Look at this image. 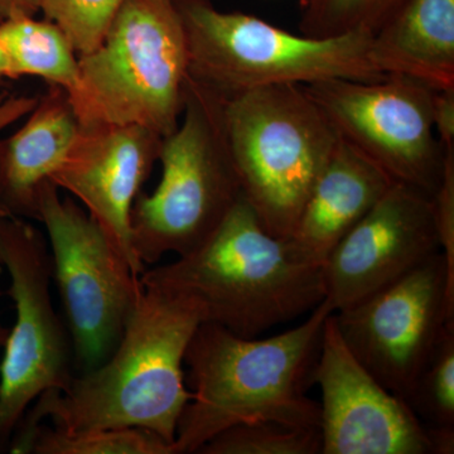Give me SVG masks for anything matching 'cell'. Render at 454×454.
Here are the masks:
<instances>
[{"label":"cell","mask_w":454,"mask_h":454,"mask_svg":"<svg viewBox=\"0 0 454 454\" xmlns=\"http://www.w3.org/2000/svg\"><path fill=\"white\" fill-rule=\"evenodd\" d=\"M142 291L118 345L95 369L73 378L65 390L42 394L9 442V452L27 454L33 433L50 418L55 429L82 433L140 428L172 446L192 393L184 384V356L206 321L201 303L155 284Z\"/></svg>","instance_id":"cell-1"},{"label":"cell","mask_w":454,"mask_h":454,"mask_svg":"<svg viewBox=\"0 0 454 454\" xmlns=\"http://www.w3.org/2000/svg\"><path fill=\"white\" fill-rule=\"evenodd\" d=\"M41 11V0H0V22L18 16H32Z\"/></svg>","instance_id":"cell-27"},{"label":"cell","mask_w":454,"mask_h":454,"mask_svg":"<svg viewBox=\"0 0 454 454\" xmlns=\"http://www.w3.org/2000/svg\"><path fill=\"white\" fill-rule=\"evenodd\" d=\"M333 313L313 370L322 391L321 454H432L426 426L349 351Z\"/></svg>","instance_id":"cell-12"},{"label":"cell","mask_w":454,"mask_h":454,"mask_svg":"<svg viewBox=\"0 0 454 454\" xmlns=\"http://www.w3.org/2000/svg\"><path fill=\"white\" fill-rule=\"evenodd\" d=\"M35 454H173L172 446L153 432L140 428L98 429L65 433L37 427L29 447Z\"/></svg>","instance_id":"cell-20"},{"label":"cell","mask_w":454,"mask_h":454,"mask_svg":"<svg viewBox=\"0 0 454 454\" xmlns=\"http://www.w3.org/2000/svg\"><path fill=\"white\" fill-rule=\"evenodd\" d=\"M0 295H2V292H0ZM8 333V328L3 327L2 324H0V348L4 346L5 340H7Z\"/></svg>","instance_id":"cell-30"},{"label":"cell","mask_w":454,"mask_h":454,"mask_svg":"<svg viewBox=\"0 0 454 454\" xmlns=\"http://www.w3.org/2000/svg\"><path fill=\"white\" fill-rule=\"evenodd\" d=\"M184 121L164 137L162 177L131 208V245L143 267L195 249L241 197L223 124V98L188 74Z\"/></svg>","instance_id":"cell-6"},{"label":"cell","mask_w":454,"mask_h":454,"mask_svg":"<svg viewBox=\"0 0 454 454\" xmlns=\"http://www.w3.org/2000/svg\"><path fill=\"white\" fill-rule=\"evenodd\" d=\"M400 0H303L300 28L313 38L373 33Z\"/></svg>","instance_id":"cell-22"},{"label":"cell","mask_w":454,"mask_h":454,"mask_svg":"<svg viewBox=\"0 0 454 454\" xmlns=\"http://www.w3.org/2000/svg\"><path fill=\"white\" fill-rule=\"evenodd\" d=\"M433 219L441 253L446 260L448 280L454 289V148H446L443 175L432 197Z\"/></svg>","instance_id":"cell-24"},{"label":"cell","mask_w":454,"mask_h":454,"mask_svg":"<svg viewBox=\"0 0 454 454\" xmlns=\"http://www.w3.org/2000/svg\"><path fill=\"white\" fill-rule=\"evenodd\" d=\"M5 79H11V73H9L7 56H5L4 51L0 47V82Z\"/></svg>","instance_id":"cell-29"},{"label":"cell","mask_w":454,"mask_h":454,"mask_svg":"<svg viewBox=\"0 0 454 454\" xmlns=\"http://www.w3.org/2000/svg\"><path fill=\"white\" fill-rule=\"evenodd\" d=\"M70 95L80 124L177 129L188 77L186 35L175 0H124L97 49L79 55Z\"/></svg>","instance_id":"cell-5"},{"label":"cell","mask_w":454,"mask_h":454,"mask_svg":"<svg viewBox=\"0 0 454 454\" xmlns=\"http://www.w3.org/2000/svg\"><path fill=\"white\" fill-rule=\"evenodd\" d=\"M319 427L259 420L230 427L203 444L199 454H321Z\"/></svg>","instance_id":"cell-19"},{"label":"cell","mask_w":454,"mask_h":454,"mask_svg":"<svg viewBox=\"0 0 454 454\" xmlns=\"http://www.w3.org/2000/svg\"><path fill=\"white\" fill-rule=\"evenodd\" d=\"M432 454L454 453V428L426 427Z\"/></svg>","instance_id":"cell-28"},{"label":"cell","mask_w":454,"mask_h":454,"mask_svg":"<svg viewBox=\"0 0 454 454\" xmlns=\"http://www.w3.org/2000/svg\"><path fill=\"white\" fill-rule=\"evenodd\" d=\"M433 125L444 148H454V88L435 90Z\"/></svg>","instance_id":"cell-25"},{"label":"cell","mask_w":454,"mask_h":454,"mask_svg":"<svg viewBox=\"0 0 454 454\" xmlns=\"http://www.w3.org/2000/svg\"><path fill=\"white\" fill-rule=\"evenodd\" d=\"M140 280L195 298L205 322L241 337H259L325 298L322 265L268 232L243 195L195 249Z\"/></svg>","instance_id":"cell-3"},{"label":"cell","mask_w":454,"mask_h":454,"mask_svg":"<svg viewBox=\"0 0 454 454\" xmlns=\"http://www.w3.org/2000/svg\"><path fill=\"white\" fill-rule=\"evenodd\" d=\"M124 0H41L46 20L67 35L79 55L97 49Z\"/></svg>","instance_id":"cell-23"},{"label":"cell","mask_w":454,"mask_h":454,"mask_svg":"<svg viewBox=\"0 0 454 454\" xmlns=\"http://www.w3.org/2000/svg\"><path fill=\"white\" fill-rule=\"evenodd\" d=\"M304 88L343 142L394 184L434 196L446 157L433 125L435 89L403 74L322 80Z\"/></svg>","instance_id":"cell-9"},{"label":"cell","mask_w":454,"mask_h":454,"mask_svg":"<svg viewBox=\"0 0 454 454\" xmlns=\"http://www.w3.org/2000/svg\"><path fill=\"white\" fill-rule=\"evenodd\" d=\"M0 47L7 56L11 79L37 76L59 86L68 97L80 85L79 57L65 32L52 20L32 16L0 22Z\"/></svg>","instance_id":"cell-18"},{"label":"cell","mask_w":454,"mask_h":454,"mask_svg":"<svg viewBox=\"0 0 454 454\" xmlns=\"http://www.w3.org/2000/svg\"><path fill=\"white\" fill-rule=\"evenodd\" d=\"M333 312L325 300L300 325L267 339L200 325L184 356L192 399L179 419L173 454L199 453L215 435L241 423L319 427V404L307 391Z\"/></svg>","instance_id":"cell-2"},{"label":"cell","mask_w":454,"mask_h":454,"mask_svg":"<svg viewBox=\"0 0 454 454\" xmlns=\"http://www.w3.org/2000/svg\"><path fill=\"white\" fill-rule=\"evenodd\" d=\"M223 124L241 195L268 232L288 239L339 134L298 83L223 98Z\"/></svg>","instance_id":"cell-4"},{"label":"cell","mask_w":454,"mask_h":454,"mask_svg":"<svg viewBox=\"0 0 454 454\" xmlns=\"http://www.w3.org/2000/svg\"><path fill=\"white\" fill-rule=\"evenodd\" d=\"M370 59L381 74L454 88V0H400L372 33Z\"/></svg>","instance_id":"cell-17"},{"label":"cell","mask_w":454,"mask_h":454,"mask_svg":"<svg viewBox=\"0 0 454 454\" xmlns=\"http://www.w3.org/2000/svg\"><path fill=\"white\" fill-rule=\"evenodd\" d=\"M333 315L354 356L408 403L418 375L454 324V289L443 254Z\"/></svg>","instance_id":"cell-11"},{"label":"cell","mask_w":454,"mask_h":454,"mask_svg":"<svg viewBox=\"0 0 454 454\" xmlns=\"http://www.w3.org/2000/svg\"><path fill=\"white\" fill-rule=\"evenodd\" d=\"M0 264L9 274L16 322L0 364V450L42 394L65 390L73 380L70 349L53 309L49 241L20 217L0 215Z\"/></svg>","instance_id":"cell-10"},{"label":"cell","mask_w":454,"mask_h":454,"mask_svg":"<svg viewBox=\"0 0 454 454\" xmlns=\"http://www.w3.org/2000/svg\"><path fill=\"white\" fill-rule=\"evenodd\" d=\"M35 220L49 236L76 364L90 372L118 345L142 291L140 277L88 212L59 197L52 181L38 193Z\"/></svg>","instance_id":"cell-8"},{"label":"cell","mask_w":454,"mask_h":454,"mask_svg":"<svg viewBox=\"0 0 454 454\" xmlns=\"http://www.w3.org/2000/svg\"><path fill=\"white\" fill-rule=\"evenodd\" d=\"M163 137L140 125L80 124L65 162L51 181L85 206L140 277L131 245V208L160 157Z\"/></svg>","instance_id":"cell-14"},{"label":"cell","mask_w":454,"mask_h":454,"mask_svg":"<svg viewBox=\"0 0 454 454\" xmlns=\"http://www.w3.org/2000/svg\"><path fill=\"white\" fill-rule=\"evenodd\" d=\"M393 184L372 160L340 138L301 208L289 241L304 258L324 264L333 247Z\"/></svg>","instance_id":"cell-16"},{"label":"cell","mask_w":454,"mask_h":454,"mask_svg":"<svg viewBox=\"0 0 454 454\" xmlns=\"http://www.w3.org/2000/svg\"><path fill=\"white\" fill-rule=\"evenodd\" d=\"M408 404L424 426L454 428V324L447 325L418 375Z\"/></svg>","instance_id":"cell-21"},{"label":"cell","mask_w":454,"mask_h":454,"mask_svg":"<svg viewBox=\"0 0 454 454\" xmlns=\"http://www.w3.org/2000/svg\"><path fill=\"white\" fill-rule=\"evenodd\" d=\"M441 253L432 199L393 184L322 264L325 300L348 309Z\"/></svg>","instance_id":"cell-13"},{"label":"cell","mask_w":454,"mask_h":454,"mask_svg":"<svg viewBox=\"0 0 454 454\" xmlns=\"http://www.w3.org/2000/svg\"><path fill=\"white\" fill-rule=\"evenodd\" d=\"M79 129L67 92L50 86L23 127L0 140V215L35 220L38 193L65 162Z\"/></svg>","instance_id":"cell-15"},{"label":"cell","mask_w":454,"mask_h":454,"mask_svg":"<svg viewBox=\"0 0 454 454\" xmlns=\"http://www.w3.org/2000/svg\"><path fill=\"white\" fill-rule=\"evenodd\" d=\"M37 101L38 98L9 94L0 90V133L7 129L9 125L28 115Z\"/></svg>","instance_id":"cell-26"},{"label":"cell","mask_w":454,"mask_h":454,"mask_svg":"<svg viewBox=\"0 0 454 454\" xmlns=\"http://www.w3.org/2000/svg\"><path fill=\"white\" fill-rule=\"evenodd\" d=\"M175 4L186 35L188 74L221 97L279 83L385 76L370 59L372 33L313 38L241 12L220 11L214 0Z\"/></svg>","instance_id":"cell-7"}]
</instances>
